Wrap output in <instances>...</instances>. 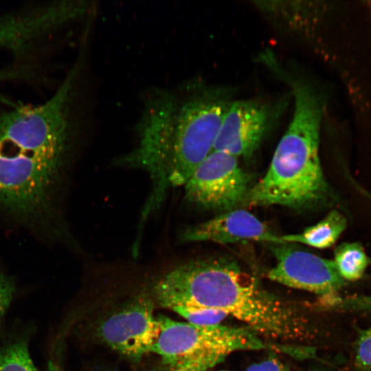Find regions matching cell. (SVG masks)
<instances>
[{
  "mask_svg": "<svg viewBox=\"0 0 371 371\" xmlns=\"http://www.w3.org/2000/svg\"><path fill=\"white\" fill-rule=\"evenodd\" d=\"M0 371H36L25 342L16 341L0 350Z\"/></svg>",
  "mask_w": 371,
  "mask_h": 371,
  "instance_id": "cell-14",
  "label": "cell"
},
{
  "mask_svg": "<svg viewBox=\"0 0 371 371\" xmlns=\"http://www.w3.org/2000/svg\"><path fill=\"white\" fill-rule=\"evenodd\" d=\"M354 183V185L357 190L365 197H366L368 199H369L371 201V192H368V190L363 188L361 186L357 184L355 182V181H352Z\"/></svg>",
  "mask_w": 371,
  "mask_h": 371,
  "instance_id": "cell-19",
  "label": "cell"
},
{
  "mask_svg": "<svg viewBox=\"0 0 371 371\" xmlns=\"http://www.w3.org/2000/svg\"><path fill=\"white\" fill-rule=\"evenodd\" d=\"M78 1H59L21 16L0 19V47L16 54L26 52L38 38L83 15Z\"/></svg>",
  "mask_w": 371,
  "mask_h": 371,
  "instance_id": "cell-10",
  "label": "cell"
},
{
  "mask_svg": "<svg viewBox=\"0 0 371 371\" xmlns=\"http://www.w3.org/2000/svg\"><path fill=\"white\" fill-rule=\"evenodd\" d=\"M183 242H213L219 244L246 240L283 243L253 214L245 210H231L187 229L181 234Z\"/></svg>",
  "mask_w": 371,
  "mask_h": 371,
  "instance_id": "cell-11",
  "label": "cell"
},
{
  "mask_svg": "<svg viewBox=\"0 0 371 371\" xmlns=\"http://www.w3.org/2000/svg\"><path fill=\"white\" fill-rule=\"evenodd\" d=\"M160 333L148 298H141L106 318L99 335L113 350L135 360L151 352Z\"/></svg>",
  "mask_w": 371,
  "mask_h": 371,
  "instance_id": "cell-8",
  "label": "cell"
},
{
  "mask_svg": "<svg viewBox=\"0 0 371 371\" xmlns=\"http://www.w3.org/2000/svg\"><path fill=\"white\" fill-rule=\"evenodd\" d=\"M47 371H64L58 366L53 364L52 363H49V366Z\"/></svg>",
  "mask_w": 371,
  "mask_h": 371,
  "instance_id": "cell-20",
  "label": "cell"
},
{
  "mask_svg": "<svg viewBox=\"0 0 371 371\" xmlns=\"http://www.w3.org/2000/svg\"><path fill=\"white\" fill-rule=\"evenodd\" d=\"M247 371H289L276 359L266 360L260 363L250 366Z\"/></svg>",
  "mask_w": 371,
  "mask_h": 371,
  "instance_id": "cell-18",
  "label": "cell"
},
{
  "mask_svg": "<svg viewBox=\"0 0 371 371\" xmlns=\"http://www.w3.org/2000/svg\"><path fill=\"white\" fill-rule=\"evenodd\" d=\"M172 310L186 319L188 323L203 326L219 325L228 316L221 311L208 308L175 306Z\"/></svg>",
  "mask_w": 371,
  "mask_h": 371,
  "instance_id": "cell-15",
  "label": "cell"
},
{
  "mask_svg": "<svg viewBox=\"0 0 371 371\" xmlns=\"http://www.w3.org/2000/svg\"><path fill=\"white\" fill-rule=\"evenodd\" d=\"M355 360L359 368L371 370V327L359 333L355 345Z\"/></svg>",
  "mask_w": 371,
  "mask_h": 371,
  "instance_id": "cell-16",
  "label": "cell"
},
{
  "mask_svg": "<svg viewBox=\"0 0 371 371\" xmlns=\"http://www.w3.org/2000/svg\"><path fill=\"white\" fill-rule=\"evenodd\" d=\"M274 109L258 100L232 101L221 126L214 150L236 157H251L271 126Z\"/></svg>",
  "mask_w": 371,
  "mask_h": 371,
  "instance_id": "cell-9",
  "label": "cell"
},
{
  "mask_svg": "<svg viewBox=\"0 0 371 371\" xmlns=\"http://www.w3.org/2000/svg\"><path fill=\"white\" fill-rule=\"evenodd\" d=\"M153 293L164 307L218 310L245 322L257 335L283 340L308 336L307 321L300 313L265 291L230 259L207 258L181 265L157 280Z\"/></svg>",
  "mask_w": 371,
  "mask_h": 371,
  "instance_id": "cell-2",
  "label": "cell"
},
{
  "mask_svg": "<svg viewBox=\"0 0 371 371\" xmlns=\"http://www.w3.org/2000/svg\"><path fill=\"white\" fill-rule=\"evenodd\" d=\"M7 74H0V80L3 78L7 77Z\"/></svg>",
  "mask_w": 371,
  "mask_h": 371,
  "instance_id": "cell-22",
  "label": "cell"
},
{
  "mask_svg": "<svg viewBox=\"0 0 371 371\" xmlns=\"http://www.w3.org/2000/svg\"><path fill=\"white\" fill-rule=\"evenodd\" d=\"M173 371H204V370H173Z\"/></svg>",
  "mask_w": 371,
  "mask_h": 371,
  "instance_id": "cell-21",
  "label": "cell"
},
{
  "mask_svg": "<svg viewBox=\"0 0 371 371\" xmlns=\"http://www.w3.org/2000/svg\"><path fill=\"white\" fill-rule=\"evenodd\" d=\"M346 226L345 216L337 210H332L322 220L307 227L301 233L280 237L283 243H299L317 249H325L335 244Z\"/></svg>",
  "mask_w": 371,
  "mask_h": 371,
  "instance_id": "cell-12",
  "label": "cell"
},
{
  "mask_svg": "<svg viewBox=\"0 0 371 371\" xmlns=\"http://www.w3.org/2000/svg\"><path fill=\"white\" fill-rule=\"evenodd\" d=\"M249 185V177L240 166L238 157L213 150L183 186L190 202L226 212L243 203Z\"/></svg>",
  "mask_w": 371,
  "mask_h": 371,
  "instance_id": "cell-6",
  "label": "cell"
},
{
  "mask_svg": "<svg viewBox=\"0 0 371 371\" xmlns=\"http://www.w3.org/2000/svg\"><path fill=\"white\" fill-rule=\"evenodd\" d=\"M232 101L203 89L190 93L159 90L146 100L138 125V144L123 161L146 170L153 190L145 207L153 212L170 188L184 186L214 150Z\"/></svg>",
  "mask_w": 371,
  "mask_h": 371,
  "instance_id": "cell-1",
  "label": "cell"
},
{
  "mask_svg": "<svg viewBox=\"0 0 371 371\" xmlns=\"http://www.w3.org/2000/svg\"><path fill=\"white\" fill-rule=\"evenodd\" d=\"M276 265L268 278L283 285L333 300L345 284L334 260L297 249L287 243L273 244Z\"/></svg>",
  "mask_w": 371,
  "mask_h": 371,
  "instance_id": "cell-7",
  "label": "cell"
},
{
  "mask_svg": "<svg viewBox=\"0 0 371 371\" xmlns=\"http://www.w3.org/2000/svg\"><path fill=\"white\" fill-rule=\"evenodd\" d=\"M334 262L344 280L356 281L363 276L368 258L360 243H344L335 249Z\"/></svg>",
  "mask_w": 371,
  "mask_h": 371,
  "instance_id": "cell-13",
  "label": "cell"
},
{
  "mask_svg": "<svg viewBox=\"0 0 371 371\" xmlns=\"http://www.w3.org/2000/svg\"><path fill=\"white\" fill-rule=\"evenodd\" d=\"M159 337L151 352L174 370L205 371L233 352L260 350L265 344L251 329L197 326L161 315Z\"/></svg>",
  "mask_w": 371,
  "mask_h": 371,
  "instance_id": "cell-4",
  "label": "cell"
},
{
  "mask_svg": "<svg viewBox=\"0 0 371 371\" xmlns=\"http://www.w3.org/2000/svg\"><path fill=\"white\" fill-rule=\"evenodd\" d=\"M370 13H371V2H370Z\"/></svg>",
  "mask_w": 371,
  "mask_h": 371,
  "instance_id": "cell-23",
  "label": "cell"
},
{
  "mask_svg": "<svg viewBox=\"0 0 371 371\" xmlns=\"http://www.w3.org/2000/svg\"><path fill=\"white\" fill-rule=\"evenodd\" d=\"M14 292L15 286L13 281L0 268V324Z\"/></svg>",
  "mask_w": 371,
  "mask_h": 371,
  "instance_id": "cell-17",
  "label": "cell"
},
{
  "mask_svg": "<svg viewBox=\"0 0 371 371\" xmlns=\"http://www.w3.org/2000/svg\"><path fill=\"white\" fill-rule=\"evenodd\" d=\"M78 65L44 104L21 106L0 115V142L36 147L68 148V110Z\"/></svg>",
  "mask_w": 371,
  "mask_h": 371,
  "instance_id": "cell-5",
  "label": "cell"
},
{
  "mask_svg": "<svg viewBox=\"0 0 371 371\" xmlns=\"http://www.w3.org/2000/svg\"><path fill=\"white\" fill-rule=\"evenodd\" d=\"M294 111L265 176L250 188L245 205L295 209L326 201L330 189L319 157L323 102L308 83L291 82Z\"/></svg>",
  "mask_w": 371,
  "mask_h": 371,
  "instance_id": "cell-3",
  "label": "cell"
}]
</instances>
